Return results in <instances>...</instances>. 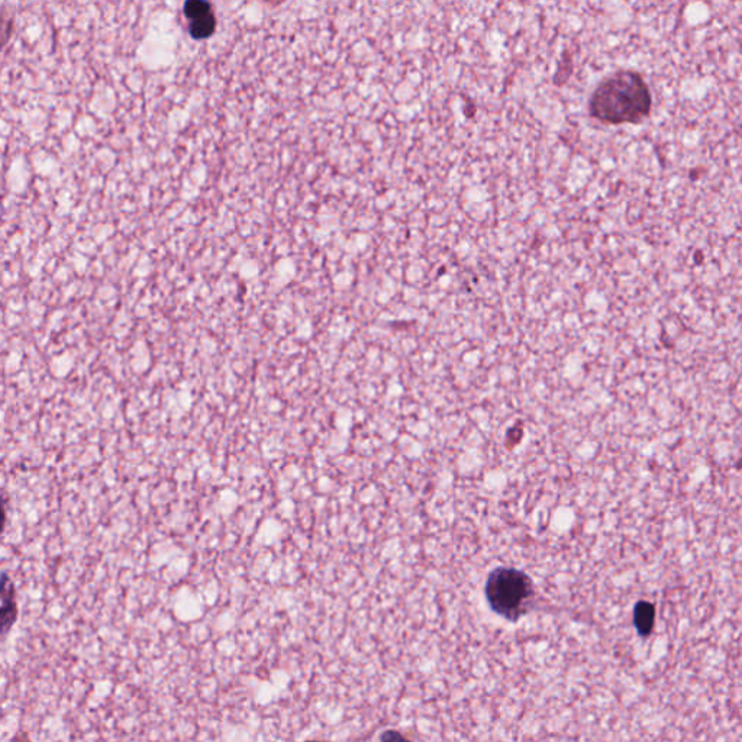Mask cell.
<instances>
[{
    "mask_svg": "<svg viewBox=\"0 0 742 742\" xmlns=\"http://www.w3.org/2000/svg\"><path fill=\"white\" fill-rule=\"evenodd\" d=\"M6 504H4V495L0 492V536H4L6 527Z\"/></svg>",
    "mask_w": 742,
    "mask_h": 742,
    "instance_id": "obj_7",
    "label": "cell"
},
{
    "mask_svg": "<svg viewBox=\"0 0 742 742\" xmlns=\"http://www.w3.org/2000/svg\"><path fill=\"white\" fill-rule=\"evenodd\" d=\"M486 599L493 612L511 622L532 609L536 589L531 577L512 567H499L488 575L486 582Z\"/></svg>",
    "mask_w": 742,
    "mask_h": 742,
    "instance_id": "obj_2",
    "label": "cell"
},
{
    "mask_svg": "<svg viewBox=\"0 0 742 742\" xmlns=\"http://www.w3.org/2000/svg\"><path fill=\"white\" fill-rule=\"evenodd\" d=\"M309 742H315V741H309Z\"/></svg>",
    "mask_w": 742,
    "mask_h": 742,
    "instance_id": "obj_8",
    "label": "cell"
},
{
    "mask_svg": "<svg viewBox=\"0 0 742 742\" xmlns=\"http://www.w3.org/2000/svg\"><path fill=\"white\" fill-rule=\"evenodd\" d=\"M382 742H410L407 738H403L402 735L396 732V730H386L382 735Z\"/></svg>",
    "mask_w": 742,
    "mask_h": 742,
    "instance_id": "obj_6",
    "label": "cell"
},
{
    "mask_svg": "<svg viewBox=\"0 0 742 742\" xmlns=\"http://www.w3.org/2000/svg\"><path fill=\"white\" fill-rule=\"evenodd\" d=\"M653 96L644 77L619 70L601 82L589 101L590 117L606 125L641 124L651 114Z\"/></svg>",
    "mask_w": 742,
    "mask_h": 742,
    "instance_id": "obj_1",
    "label": "cell"
},
{
    "mask_svg": "<svg viewBox=\"0 0 742 742\" xmlns=\"http://www.w3.org/2000/svg\"><path fill=\"white\" fill-rule=\"evenodd\" d=\"M654 622H656V608L649 601H641L633 609V626L637 629L641 637H649L653 633Z\"/></svg>",
    "mask_w": 742,
    "mask_h": 742,
    "instance_id": "obj_5",
    "label": "cell"
},
{
    "mask_svg": "<svg viewBox=\"0 0 742 742\" xmlns=\"http://www.w3.org/2000/svg\"><path fill=\"white\" fill-rule=\"evenodd\" d=\"M183 12L188 18L189 32L193 38H209L215 32L216 16L209 2L189 0L184 4Z\"/></svg>",
    "mask_w": 742,
    "mask_h": 742,
    "instance_id": "obj_3",
    "label": "cell"
},
{
    "mask_svg": "<svg viewBox=\"0 0 742 742\" xmlns=\"http://www.w3.org/2000/svg\"><path fill=\"white\" fill-rule=\"evenodd\" d=\"M0 638H4L18 619L15 586L6 573L0 575Z\"/></svg>",
    "mask_w": 742,
    "mask_h": 742,
    "instance_id": "obj_4",
    "label": "cell"
}]
</instances>
